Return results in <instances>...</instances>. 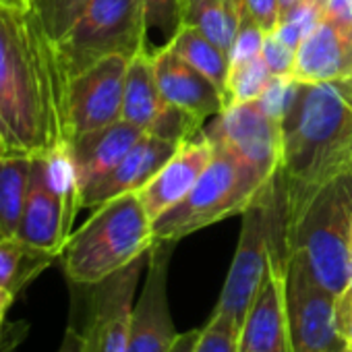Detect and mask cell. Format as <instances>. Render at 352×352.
<instances>
[{
	"label": "cell",
	"mask_w": 352,
	"mask_h": 352,
	"mask_svg": "<svg viewBox=\"0 0 352 352\" xmlns=\"http://www.w3.org/2000/svg\"><path fill=\"white\" fill-rule=\"evenodd\" d=\"M282 124V162L272 179L270 255L288 265V245L315 197L352 172V77L300 85Z\"/></svg>",
	"instance_id": "1"
},
{
	"label": "cell",
	"mask_w": 352,
	"mask_h": 352,
	"mask_svg": "<svg viewBox=\"0 0 352 352\" xmlns=\"http://www.w3.org/2000/svg\"><path fill=\"white\" fill-rule=\"evenodd\" d=\"M0 143L38 157L67 139V79L56 46L30 13L0 5Z\"/></svg>",
	"instance_id": "2"
},
{
	"label": "cell",
	"mask_w": 352,
	"mask_h": 352,
	"mask_svg": "<svg viewBox=\"0 0 352 352\" xmlns=\"http://www.w3.org/2000/svg\"><path fill=\"white\" fill-rule=\"evenodd\" d=\"M153 245V222L139 195L124 193L98 206L58 259L73 284L91 286L147 255Z\"/></svg>",
	"instance_id": "3"
},
{
	"label": "cell",
	"mask_w": 352,
	"mask_h": 352,
	"mask_svg": "<svg viewBox=\"0 0 352 352\" xmlns=\"http://www.w3.org/2000/svg\"><path fill=\"white\" fill-rule=\"evenodd\" d=\"M214 145V157L195 187L168 212L153 220L155 243H176L230 216L245 214L265 195L272 181L239 160L228 149Z\"/></svg>",
	"instance_id": "4"
},
{
	"label": "cell",
	"mask_w": 352,
	"mask_h": 352,
	"mask_svg": "<svg viewBox=\"0 0 352 352\" xmlns=\"http://www.w3.org/2000/svg\"><path fill=\"white\" fill-rule=\"evenodd\" d=\"M352 239V172L329 183L311 204L288 245L313 280L336 298L350 280Z\"/></svg>",
	"instance_id": "5"
},
{
	"label": "cell",
	"mask_w": 352,
	"mask_h": 352,
	"mask_svg": "<svg viewBox=\"0 0 352 352\" xmlns=\"http://www.w3.org/2000/svg\"><path fill=\"white\" fill-rule=\"evenodd\" d=\"M69 81L108 56L133 58L149 50V28L141 0H89L73 28L54 42Z\"/></svg>",
	"instance_id": "6"
},
{
	"label": "cell",
	"mask_w": 352,
	"mask_h": 352,
	"mask_svg": "<svg viewBox=\"0 0 352 352\" xmlns=\"http://www.w3.org/2000/svg\"><path fill=\"white\" fill-rule=\"evenodd\" d=\"M81 210V187L69 151L63 147L34 157L32 183L17 236L36 249L60 257Z\"/></svg>",
	"instance_id": "7"
},
{
	"label": "cell",
	"mask_w": 352,
	"mask_h": 352,
	"mask_svg": "<svg viewBox=\"0 0 352 352\" xmlns=\"http://www.w3.org/2000/svg\"><path fill=\"white\" fill-rule=\"evenodd\" d=\"M270 234H272V185L265 191V195L257 199L243 214L239 247L214 311V315L228 321L239 333L267 272Z\"/></svg>",
	"instance_id": "8"
},
{
	"label": "cell",
	"mask_w": 352,
	"mask_h": 352,
	"mask_svg": "<svg viewBox=\"0 0 352 352\" xmlns=\"http://www.w3.org/2000/svg\"><path fill=\"white\" fill-rule=\"evenodd\" d=\"M338 298L319 286L307 265L292 255L286 267V313L290 352H346L338 329Z\"/></svg>",
	"instance_id": "9"
},
{
	"label": "cell",
	"mask_w": 352,
	"mask_h": 352,
	"mask_svg": "<svg viewBox=\"0 0 352 352\" xmlns=\"http://www.w3.org/2000/svg\"><path fill=\"white\" fill-rule=\"evenodd\" d=\"M204 133L212 143L255 168L263 179L272 181L276 176L282 162L284 124L272 118L257 100L230 104Z\"/></svg>",
	"instance_id": "10"
},
{
	"label": "cell",
	"mask_w": 352,
	"mask_h": 352,
	"mask_svg": "<svg viewBox=\"0 0 352 352\" xmlns=\"http://www.w3.org/2000/svg\"><path fill=\"white\" fill-rule=\"evenodd\" d=\"M147 257L149 253L110 278L87 286V319L81 331L85 352H126L135 309V290Z\"/></svg>",
	"instance_id": "11"
},
{
	"label": "cell",
	"mask_w": 352,
	"mask_h": 352,
	"mask_svg": "<svg viewBox=\"0 0 352 352\" xmlns=\"http://www.w3.org/2000/svg\"><path fill=\"white\" fill-rule=\"evenodd\" d=\"M129 58L108 56L75 75L67 85V139L120 120Z\"/></svg>",
	"instance_id": "12"
},
{
	"label": "cell",
	"mask_w": 352,
	"mask_h": 352,
	"mask_svg": "<svg viewBox=\"0 0 352 352\" xmlns=\"http://www.w3.org/2000/svg\"><path fill=\"white\" fill-rule=\"evenodd\" d=\"M172 243H155L147 257V276L133 309L126 352H170L176 338L168 305V259Z\"/></svg>",
	"instance_id": "13"
},
{
	"label": "cell",
	"mask_w": 352,
	"mask_h": 352,
	"mask_svg": "<svg viewBox=\"0 0 352 352\" xmlns=\"http://www.w3.org/2000/svg\"><path fill=\"white\" fill-rule=\"evenodd\" d=\"M239 352H290L286 265L272 259L239 333Z\"/></svg>",
	"instance_id": "14"
},
{
	"label": "cell",
	"mask_w": 352,
	"mask_h": 352,
	"mask_svg": "<svg viewBox=\"0 0 352 352\" xmlns=\"http://www.w3.org/2000/svg\"><path fill=\"white\" fill-rule=\"evenodd\" d=\"M212 157L214 145L204 131L179 145L170 160L155 172L153 179L141 191H137L151 222L174 208L195 187Z\"/></svg>",
	"instance_id": "15"
},
{
	"label": "cell",
	"mask_w": 352,
	"mask_h": 352,
	"mask_svg": "<svg viewBox=\"0 0 352 352\" xmlns=\"http://www.w3.org/2000/svg\"><path fill=\"white\" fill-rule=\"evenodd\" d=\"M179 145L181 143L160 135L143 133L104 179L81 193V210H96L118 195L141 191L170 160V155L179 149Z\"/></svg>",
	"instance_id": "16"
},
{
	"label": "cell",
	"mask_w": 352,
	"mask_h": 352,
	"mask_svg": "<svg viewBox=\"0 0 352 352\" xmlns=\"http://www.w3.org/2000/svg\"><path fill=\"white\" fill-rule=\"evenodd\" d=\"M292 77L300 85H317L352 77V25L327 15L294 52Z\"/></svg>",
	"instance_id": "17"
},
{
	"label": "cell",
	"mask_w": 352,
	"mask_h": 352,
	"mask_svg": "<svg viewBox=\"0 0 352 352\" xmlns=\"http://www.w3.org/2000/svg\"><path fill=\"white\" fill-rule=\"evenodd\" d=\"M153 67L166 104L181 108L204 122L224 112L226 104L220 91L176 52L172 42L153 50Z\"/></svg>",
	"instance_id": "18"
},
{
	"label": "cell",
	"mask_w": 352,
	"mask_h": 352,
	"mask_svg": "<svg viewBox=\"0 0 352 352\" xmlns=\"http://www.w3.org/2000/svg\"><path fill=\"white\" fill-rule=\"evenodd\" d=\"M143 135L141 129L129 124L126 120H116L94 133H85L69 141V151L77 170L81 193L96 185L124 157V153Z\"/></svg>",
	"instance_id": "19"
},
{
	"label": "cell",
	"mask_w": 352,
	"mask_h": 352,
	"mask_svg": "<svg viewBox=\"0 0 352 352\" xmlns=\"http://www.w3.org/2000/svg\"><path fill=\"white\" fill-rule=\"evenodd\" d=\"M166 106L155 79L153 50H143L129 60L120 118L143 133H151Z\"/></svg>",
	"instance_id": "20"
},
{
	"label": "cell",
	"mask_w": 352,
	"mask_h": 352,
	"mask_svg": "<svg viewBox=\"0 0 352 352\" xmlns=\"http://www.w3.org/2000/svg\"><path fill=\"white\" fill-rule=\"evenodd\" d=\"M243 17V0H187L183 25L195 28L224 52H230Z\"/></svg>",
	"instance_id": "21"
},
{
	"label": "cell",
	"mask_w": 352,
	"mask_h": 352,
	"mask_svg": "<svg viewBox=\"0 0 352 352\" xmlns=\"http://www.w3.org/2000/svg\"><path fill=\"white\" fill-rule=\"evenodd\" d=\"M34 157L0 155V239L15 236L32 183Z\"/></svg>",
	"instance_id": "22"
},
{
	"label": "cell",
	"mask_w": 352,
	"mask_h": 352,
	"mask_svg": "<svg viewBox=\"0 0 352 352\" xmlns=\"http://www.w3.org/2000/svg\"><path fill=\"white\" fill-rule=\"evenodd\" d=\"M54 255L32 247L17 234L0 239V288L19 294L52 263Z\"/></svg>",
	"instance_id": "23"
},
{
	"label": "cell",
	"mask_w": 352,
	"mask_h": 352,
	"mask_svg": "<svg viewBox=\"0 0 352 352\" xmlns=\"http://www.w3.org/2000/svg\"><path fill=\"white\" fill-rule=\"evenodd\" d=\"M179 52L193 69H197L208 81L220 91L226 104V87H228V73H230V56L212 40H208L195 28L183 25L172 40Z\"/></svg>",
	"instance_id": "24"
},
{
	"label": "cell",
	"mask_w": 352,
	"mask_h": 352,
	"mask_svg": "<svg viewBox=\"0 0 352 352\" xmlns=\"http://www.w3.org/2000/svg\"><path fill=\"white\" fill-rule=\"evenodd\" d=\"M270 79H272V73L265 67L261 56L230 65L228 87H226V108L230 104H245V102L259 100Z\"/></svg>",
	"instance_id": "25"
},
{
	"label": "cell",
	"mask_w": 352,
	"mask_h": 352,
	"mask_svg": "<svg viewBox=\"0 0 352 352\" xmlns=\"http://www.w3.org/2000/svg\"><path fill=\"white\" fill-rule=\"evenodd\" d=\"M89 0H28L30 13L40 21L52 42H58L83 13Z\"/></svg>",
	"instance_id": "26"
},
{
	"label": "cell",
	"mask_w": 352,
	"mask_h": 352,
	"mask_svg": "<svg viewBox=\"0 0 352 352\" xmlns=\"http://www.w3.org/2000/svg\"><path fill=\"white\" fill-rule=\"evenodd\" d=\"M323 15L325 0H302V3L290 7L280 15V23L274 34L292 50H296L302 44V40L319 25Z\"/></svg>",
	"instance_id": "27"
},
{
	"label": "cell",
	"mask_w": 352,
	"mask_h": 352,
	"mask_svg": "<svg viewBox=\"0 0 352 352\" xmlns=\"http://www.w3.org/2000/svg\"><path fill=\"white\" fill-rule=\"evenodd\" d=\"M141 3L145 9L149 32H157L164 44H168L183 28L187 0H141Z\"/></svg>",
	"instance_id": "28"
},
{
	"label": "cell",
	"mask_w": 352,
	"mask_h": 352,
	"mask_svg": "<svg viewBox=\"0 0 352 352\" xmlns=\"http://www.w3.org/2000/svg\"><path fill=\"white\" fill-rule=\"evenodd\" d=\"M300 91V83L292 75H272L267 87L259 96V106L276 120L284 122L288 112L292 110L296 96Z\"/></svg>",
	"instance_id": "29"
},
{
	"label": "cell",
	"mask_w": 352,
	"mask_h": 352,
	"mask_svg": "<svg viewBox=\"0 0 352 352\" xmlns=\"http://www.w3.org/2000/svg\"><path fill=\"white\" fill-rule=\"evenodd\" d=\"M193 352H239V331L218 315H212Z\"/></svg>",
	"instance_id": "30"
},
{
	"label": "cell",
	"mask_w": 352,
	"mask_h": 352,
	"mask_svg": "<svg viewBox=\"0 0 352 352\" xmlns=\"http://www.w3.org/2000/svg\"><path fill=\"white\" fill-rule=\"evenodd\" d=\"M263 40H265V32L259 25H255L249 17H243L241 28L236 32V38L232 42V48L228 52L230 65L245 63V60H253V58L261 56Z\"/></svg>",
	"instance_id": "31"
},
{
	"label": "cell",
	"mask_w": 352,
	"mask_h": 352,
	"mask_svg": "<svg viewBox=\"0 0 352 352\" xmlns=\"http://www.w3.org/2000/svg\"><path fill=\"white\" fill-rule=\"evenodd\" d=\"M294 52L296 50H292L276 34H265L263 46H261V58L272 75H292Z\"/></svg>",
	"instance_id": "32"
},
{
	"label": "cell",
	"mask_w": 352,
	"mask_h": 352,
	"mask_svg": "<svg viewBox=\"0 0 352 352\" xmlns=\"http://www.w3.org/2000/svg\"><path fill=\"white\" fill-rule=\"evenodd\" d=\"M245 17L265 34H274L280 23V0H243Z\"/></svg>",
	"instance_id": "33"
},
{
	"label": "cell",
	"mask_w": 352,
	"mask_h": 352,
	"mask_svg": "<svg viewBox=\"0 0 352 352\" xmlns=\"http://www.w3.org/2000/svg\"><path fill=\"white\" fill-rule=\"evenodd\" d=\"M336 317H338V329L342 338L346 340L348 348H352V292H344L338 296Z\"/></svg>",
	"instance_id": "34"
},
{
	"label": "cell",
	"mask_w": 352,
	"mask_h": 352,
	"mask_svg": "<svg viewBox=\"0 0 352 352\" xmlns=\"http://www.w3.org/2000/svg\"><path fill=\"white\" fill-rule=\"evenodd\" d=\"M28 333V325L25 323H15L9 329L5 327L0 331V352H13L19 342L23 340V336Z\"/></svg>",
	"instance_id": "35"
},
{
	"label": "cell",
	"mask_w": 352,
	"mask_h": 352,
	"mask_svg": "<svg viewBox=\"0 0 352 352\" xmlns=\"http://www.w3.org/2000/svg\"><path fill=\"white\" fill-rule=\"evenodd\" d=\"M325 15L352 25V0H325Z\"/></svg>",
	"instance_id": "36"
},
{
	"label": "cell",
	"mask_w": 352,
	"mask_h": 352,
	"mask_svg": "<svg viewBox=\"0 0 352 352\" xmlns=\"http://www.w3.org/2000/svg\"><path fill=\"white\" fill-rule=\"evenodd\" d=\"M58 352H85V344H83L81 331L75 329V327H69L65 331V338H63V344H60Z\"/></svg>",
	"instance_id": "37"
},
{
	"label": "cell",
	"mask_w": 352,
	"mask_h": 352,
	"mask_svg": "<svg viewBox=\"0 0 352 352\" xmlns=\"http://www.w3.org/2000/svg\"><path fill=\"white\" fill-rule=\"evenodd\" d=\"M199 336H201V329H189L185 333H179V338H176L170 352H193Z\"/></svg>",
	"instance_id": "38"
},
{
	"label": "cell",
	"mask_w": 352,
	"mask_h": 352,
	"mask_svg": "<svg viewBox=\"0 0 352 352\" xmlns=\"http://www.w3.org/2000/svg\"><path fill=\"white\" fill-rule=\"evenodd\" d=\"M15 298H17V294L9 292L5 288H0V331L5 329V317H7L11 305L15 302Z\"/></svg>",
	"instance_id": "39"
},
{
	"label": "cell",
	"mask_w": 352,
	"mask_h": 352,
	"mask_svg": "<svg viewBox=\"0 0 352 352\" xmlns=\"http://www.w3.org/2000/svg\"><path fill=\"white\" fill-rule=\"evenodd\" d=\"M0 5L15 7V9H28V0H0Z\"/></svg>",
	"instance_id": "40"
},
{
	"label": "cell",
	"mask_w": 352,
	"mask_h": 352,
	"mask_svg": "<svg viewBox=\"0 0 352 352\" xmlns=\"http://www.w3.org/2000/svg\"><path fill=\"white\" fill-rule=\"evenodd\" d=\"M298 3H302V0H280V15H282L284 11H288L290 7L298 5Z\"/></svg>",
	"instance_id": "41"
},
{
	"label": "cell",
	"mask_w": 352,
	"mask_h": 352,
	"mask_svg": "<svg viewBox=\"0 0 352 352\" xmlns=\"http://www.w3.org/2000/svg\"><path fill=\"white\" fill-rule=\"evenodd\" d=\"M344 292H352V239H350V280H348V286H346Z\"/></svg>",
	"instance_id": "42"
},
{
	"label": "cell",
	"mask_w": 352,
	"mask_h": 352,
	"mask_svg": "<svg viewBox=\"0 0 352 352\" xmlns=\"http://www.w3.org/2000/svg\"><path fill=\"white\" fill-rule=\"evenodd\" d=\"M0 155H5V149H3V143H0Z\"/></svg>",
	"instance_id": "43"
},
{
	"label": "cell",
	"mask_w": 352,
	"mask_h": 352,
	"mask_svg": "<svg viewBox=\"0 0 352 352\" xmlns=\"http://www.w3.org/2000/svg\"><path fill=\"white\" fill-rule=\"evenodd\" d=\"M346 352H352V348H348V350H346Z\"/></svg>",
	"instance_id": "44"
}]
</instances>
